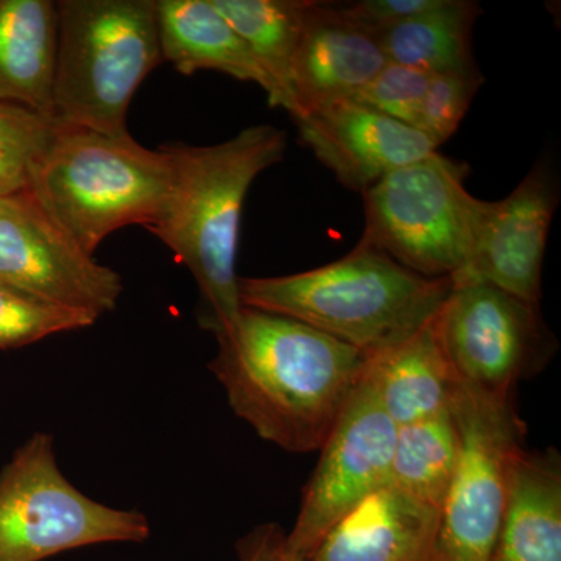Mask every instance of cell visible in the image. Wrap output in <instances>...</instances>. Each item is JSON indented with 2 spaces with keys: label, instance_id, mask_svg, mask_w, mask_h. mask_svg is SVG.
<instances>
[{
  "label": "cell",
  "instance_id": "6da1fadb",
  "mask_svg": "<svg viewBox=\"0 0 561 561\" xmlns=\"http://www.w3.org/2000/svg\"><path fill=\"white\" fill-rule=\"evenodd\" d=\"M214 337L209 371L232 412L287 453L320 451L367 368L368 357L353 346L247 306Z\"/></svg>",
  "mask_w": 561,
  "mask_h": 561
},
{
  "label": "cell",
  "instance_id": "7a4b0ae2",
  "mask_svg": "<svg viewBox=\"0 0 561 561\" xmlns=\"http://www.w3.org/2000/svg\"><path fill=\"white\" fill-rule=\"evenodd\" d=\"M172 164V184L160 216L147 230L186 265L201 291L203 330H230L239 319L236 273L243 203L262 172L278 164L286 131L253 125L214 146L162 144Z\"/></svg>",
  "mask_w": 561,
  "mask_h": 561
},
{
  "label": "cell",
  "instance_id": "3957f363",
  "mask_svg": "<svg viewBox=\"0 0 561 561\" xmlns=\"http://www.w3.org/2000/svg\"><path fill=\"white\" fill-rule=\"evenodd\" d=\"M451 289V279L424 278L362 242L312 271L239 278L242 306L301 321L367 357L431 323Z\"/></svg>",
  "mask_w": 561,
  "mask_h": 561
},
{
  "label": "cell",
  "instance_id": "277c9868",
  "mask_svg": "<svg viewBox=\"0 0 561 561\" xmlns=\"http://www.w3.org/2000/svg\"><path fill=\"white\" fill-rule=\"evenodd\" d=\"M172 184V164L161 149L130 135L111 138L60 125L35 162L28 194L55 225L94 256L111 232L160 216Z\"/></svg>",
  "mask_w": 561,
  "mask_h": 561
},
{
  "label": "cell",
  "instance_id": "5b68a950",
  "mask_svg": "<svg viewBox=\"0 0 561 561\" xmlns=\"http://www.w3.org/2000/svg\"><path fill=\"white\" fill-rule=\"evenodd\" d=\"M54 116L119 138L133 98L162 61L157 0H61Z\"/></svg>",
  "mask_w": 561,
  "mask_h": 561
},
{
  "label": "cell",
  "instance_id": "8992f818",
  "mask_svg": "<svg viewBox=\"0 0 561 561\" xmlns=\"http://www.w3.org/2000/svg\"><path fill=\"white\" fill-rule=\"evenodd\" d=\"M468 172L438 151L390 172L364 192L359 242L424 278H460L489 208L465 187Z\"/></svg>",
  "mask_w": 561,
  "mask_h": 561
},
{
  "label": "cell",
  "instance_id": "52a82bcc",
  "mask_svg": "<svg viewBox=\"0 0 561 561\" xmlns=\"http://www.w3.org/2000/svg\"><path fill=\"white\" fill-rule=\"evenodd\" d=\"M139 511L92 500L62 474L55 440L35 432L0 470V561H44L90 546L149 540Z\"/></svg>",
  "mask_w": 561,
  "mask_h": 561
},
{
  "label": "cell",
  "instance_id": "ba28073f",
  "mask_svg": "<svg viewBox=\"0 0 561 561\" xmlns=\"http://www.w3.org/2000/svg\"><path fill=\"white\" fill-rule=\"evenodd\" d=\"M449 411L459 432V459L440 512L432 561H489L526 446L515 394H491L457 382Z\"/></svg>",
  "mask_w": 561,
  "mask_h": 561
},
{
  "label": "cell",
  "instance_id": "9c48e42d",
  "mask_svg": "<svg viewBox=\"0 0 561 561\" xmlns=\"http://www.w3.org/2000/svg\"><path fill=\"white\" fill-rule=\"evenodd\" d=\"M432 324L456 381L491 394H515L559 348L541 305L482 280L453 283Z\"/></svg>",
  "mask_w": 561,
  "mask_h": 561
},
{
  "label": "cell",
  "instance_id": "30bf717a",
  "mask_svg": "<svg viewBox=\"0 0 561 561\" xmlns=\"http://www.w3.org/2000/svg\"><path fill=\"white\" fill-rule=\"evenodd\" d=\"M397 431L379 401L367 362L359 386L321 446L297 522L286 534L291 552L308 559L351 508L390 483Z\"/></svg>",
  "mask_w": 561,
  "mask_h": 561
},
{
  "label": "cell",
  "instance_id": "8fae6325",
  "mask_svg": "<svg viewBox=\"0 0 561 561\" xmlns=\"http://www.w3.org/2000/svg\"><path fill=\"white\" fill-rule=\"evenodd\" d=\"M0 280L98 319L124 291L119 273L70 241L27 191L0 198Z\"/></svg>",
  "mask_w": 561,
  "mask_h": 561
},
{
  "label": "cell",
  "instance_id": "7c38bea8",
  "mask_svg": "<svg viewBox=\"0 0 561 561\" xmlns=\"http://www.w3.org/2000/svg\"><path fill=\"white\" fill-rule=\"evenodd\" d=\"M559 197L548 164L538 162L504 201L489 202L470 267L453 283L482 280L541 305L542 262Z\"/></svg>",
  "mask_w": 561,
  "mask_h": 561
},
{
  "label": "cell",
  "instance_id": "4fadbf2b",
  "mask_svg": "<svg viewBox=\"0 0 561 561\" xmlns=\"http://www.w3.org/2000/svg\"><path fill=\"white\" fill-rule=\"evenodd\" d=\"M302 144L343 186L364 194L383 176L437 151L423 131L354 101L295 121Z\"/></svg>",
  "mask_w": 561,
  "mask_h": 561
},
{
  "label": "cell",
  "instance_id": "5bb4252c",
  "mask_svg": "<svg viewBox=\"0 0 561 561\" xmlns=\"http://www.w3.org/2000/svg\"><path fill=\"white\" fill-rule=\"evenodd\" d=\"M387 62L378 32L354 20L342 3L312 0L291 73L294 121L351 101Z\"/></svg>",
  "mask_w": 561,
  "mask_h": 561
},
{
  "label": "cell",
  "instance_id": "9a60e30c",
  "mask_svg": "<svg viewBox=\"0 0 561 561\" xmlns=\"http://www.w3.org/2000/svg\"><path fill=\"white\" fill-rule=\"evenodd\" d=\"M440 511L393 483L373 491L321 538L308 561H432Z\"/></svg>",
  "mask_w": 561,
  "mask_h": 561
},
{
  "label": "cell",
  "instance_id": "2e32d148",
  "mask_svg": "<svg viewBox=\"0 0 561 561\" xmlns=\"http://www.w3.org/2000/svg\"><path fill=\"white\" fill-rule=\"evenodd\" d=\"M489 561H561V457L524 449Z\"/></svg>",
  "mask_w": 561,
  "mask_h": 561
},
{
  "label": "cell",
  "instance_id": "e0dca14e",
  "mask_svg": "<svg viewBox=\"0 0 561 561\" xmlns=\"http://www.w3.org/2000/svg\"><path fill=\"white\" fill-rule=\"evenodd\" d=\"M157 18L162 60L180 73L217 70L256 83L272 102L271 80L210 0H157Z\"/></svg>",
  "mask_w": 561,
  "mask_h": 561
},
{
  "label": "cell",
  "instance_id": "ac0fdd59",
  "mask_svg": "<svg viewBox=\"0 0 561 561\" xmlns=\"http://www.w3.org/2000/svg\"><path fill=\"white\" fill-rule=\"evenodd\" d=\"M58 5L0 0V101L54 116Z\"/></svg>",
  "mask_w": 561,
  "mask_h": 561
},
{
  "label": "cell",
  "instance_id": "d6986e66",
  "mask_svg": "<svg viewBox=\"0 0 561 561\" xmlns=\"http://www.w3.org/2000/svg\"><path fill=\"white\" fill-rule=\"evenodd\" d=\"M368 373L398 427L449 411L456 378L432 321L400 345L368 357Z\"/></svg>",
  "mask_w": 561,
  "mask_h": 561
},
{
  "label": "cell",
  "instance_id": "ffe728a7",
  "mask_svg": "<svg viewBox=\"0 0 561 561\" xmlns=\"http://www.w3.org/2000/svg\"><path fill=\"white\" fill-rule=\"evenodd\" d=\"M249 46L273 88L271 106L297 116L291 73L312 0H210Z\"/></svg>",
  "mask_w": 561,
  "mask_h": 561
},
{
  "label": "cell",
  "instance_id": "44dd1931",
  "mask_svg": "<svg viewBox=\"0 0 561 561\" xmlns=\"http://www.w3.org/2000/svg\"><path fill=\"white\" fill-rule=\"evenodd\" d=\"M481 13L479 3L443 0L437 9L381 33L387 60L430 76L478 72L471 35Z\"/></svg>",
  "mask_w": 561,
  "mask_h": 561
},
{
  "label": "cell",
  "instance_id": "7402d4cb",
  "mask_svg": "<svg viewBox=\"0 0 561 561\" xmlns=\"http://www.w3.org/2000/svg\"><path fill=\"white\" fill-rule=\"evenodd\" d=\"M451 411L398 427L391 479L394 486L442 512L459 459Z\"/></svg>",
  "mask_w": 561,
  "mask_h": 561
},
{
  "label": "cell",
  "instance_id": "603a6c76",
  "mask_svg": "<svg viewBox=\"0 0 561 561\" xmlns=\"http://www.w3.org/2000/svg\"><path fill=\"white\" fill-rule=\"evenodd\" d=\"M60 125L55 117L0 101V198L28 190L33 165Z\"/></svg>",
  "mask_w": 561,
  "mask_h": 561
},
{
  "label": "cell",
  "instance_id": "cb8c5ba5",
  "mask_svg": "<svg viewBox=\"0 0 561 561\" xmlns=\"http://www.w3.org/2000/svg\"><path fill=\"white\" fill-rule=\"evenodd\" d=\"M98 320L92 313L33 297L0 280V350L21 348L50 335L87 330Z\"/></svg>",
  "mask_w": 561,
  "mask_h": 561
},
{
  "label": "cell",
  "instance_id": "d4e9b609",
  "mask_svg": "<svg viewBox=\"0 0 561 561\" xmlns=\"http://www.w3.org/2000/svg\"><path fill=\"white\" fill-rule=\"evenodd\" d=\"M430 81V73L423 70L389 61L351 101L419 130Z\"/></svg>",
  "mask_w": 561,
  "mask_h": 561
},
{
  "label": "cell",
  "instance_id": "484cf974",
  "mask_svg": "<svg viewBox=\"0 0 561 561\" xmlns=\"http://www.w3.org/2000/svg\"><path fill=\"white\" fill-rule=\"evenodd\" d=\"M482 83L479 70L471 73L431 76L421 108L419 130L440 147L459 128Z\"/></svg>",
  "mask_w": 561,
  "mask_h": 561
},
{
  "label": "cell",
  "instance_id": "4316f807",
  "mask_svg": "<svg viewBox=\"0 0 561 561\" xmlns=\"http://www.w3.org/2000/svg\"><path fill=\"white\" fill-rule=\"evenodd\" d=\"M442 2L443 0H362L342 5L354 20L381 35L401 22L437 9Z\"/></svg>",
  "mask_w": 561,
  "mask_h": 561
},
{
  "label": "cell",
  "instance_id": "83f0119b",
  "mask_svg": "<svg viewBox=\"0 0 561 561\" xmlns=\"http://www.w3.org/2000/svg\"><path fill=\"white\" fill-rule=\"evenodd\" d=\"M239 561H308L290 551L286 531L276 524H262L238 542Z\"/></svg>",
  "mask_w": 561,
  "mask_h": 561
}]
</instances>
